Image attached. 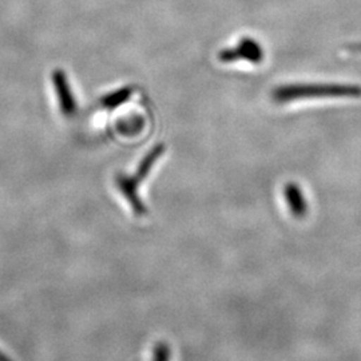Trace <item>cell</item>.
Instances as JSON below:
<instances>
[{"label":"cell","instance_id":"2","mask_svg":"<svg viewBox=\"0 0 361 361\" xmlns=\"http://www.w3.org/2000/svg\"><path fill=\"white\" fill-rule=\"evenodd\" d=\"M166 150L164 143H158L154 147L145 155V158L140 165L138 170L134 176H125L118 174L116 177V188L121 190V193L125 195L126 201L129 202L130 207L133 209V213L137 217H143L147 214V207L143 204L140 194H138V186L146 180L149 173L155 165V162L164 155Z\"/></svg>","mask_w":361,"mask_h":361},{"label":"cell","instance_id":"3","mask_svg":"<svg viewBox=\"0 0 361 361\" xmlns=\"http://www.w3.org/2000/svg\"><path fill=\"white\" fill-rule=\"evenodd\" d=\"M264 50L257 40L250 37H244L235 47L224 49L219 52V62L233 63L237 61H246L253 65H259L264 61Z\"/></svg>","mask_w":361,"mask_h":361},{"label":"cell","instance_id":"9","mask_svg":"<svg viewBox=\"0 0 361 361\" xmlns=\"http://www.w3.org/2000/svg\"><path fill=\"white\" fill-rule=\"evenodd\" d=\"M0 361H13L10 357H7L1 350H0Z\"/></svg>","mask_w":361,"mask_h":361},{"label":"cell","instance_id":"4","mask_svg":"<svg viewBox=\"0 0 361 361\" xmlns=\"http://www.w3.org/2000/svg\"><path fill=\"white\" fill-rule=\"evenodd\" d=\"M52 82L55 85L58 99L63 114L67 116H74L77 111V104L74 101V97L71 94V89L68 86L65 74L62 71H55L52 75Z\"/></svg>","mask_w":361,"mask_h":361},{"label":"cell","instance_id":"5","mask_svg":"<svg viewBox=\"0 0 361 361\" xmlns=\"http://www.w3.org/2000/svg\"><path fill=\"white\" fill-rule=\"evenodd\" d=\"M284 197L290 213L296 219H304L308 214V204L301 188L295 182H288L284 188Z\"/></svg>","mask_w":361,"mask_h":361},{"label":"cell","instance_id":"8","mask_svg":"<svg viewBox=\"0 0 361 361\" xmlns=\"http://www.w3.org/2000/svg\"><path fill=\"white\" fill-rule=\"evenodd\" d=\"M348 51L350 52H361V43H355L348 46Z\"/></svg>","mask_w":361,"mask_h":361},{"label":"cell","instance_id":"1","mask_svg":"<svg viewBox=\"0 0 361 361\" xmlns=\"http://www.w3.org/2000/svg\"><path fill=\"white\" fill-rule=\"evenodd\" d=\"M361 87L359 85H341V83H300L284 85L276 87L271 98L277 104H289L301 99L313 98H360Z\"/></svg>","mask_w":361,"mask_h":361},{"label":"cell","instance_id":"7","mask_svg":"<svg viewBox=\"0 0 361 361\" xmlns=\"http://www.w3.org/2000/svg\"><path fill=\"white\" fill-rule=\"evenodd\" d=\"M170 356H171V350L168 343L159 341L155 344L153 361H170Z\"/></svg>","mask_w":361,"mask_h":361},{"label":"cell","instance_id":"6","mask_svg":"<svg viewBox=\"0 0 361 361\" xmlns=\"http://www.w3.org/2000/svg\"><path fill=\"white\" fill-rule=\"evenodd\" d=\"M131 94H133V89H130V87L114 91L102 98V104L106 109H116L118 106L125 104L131 97Z\"/></svg>","mask_w":361,"mask_h":361}]
</instances>
